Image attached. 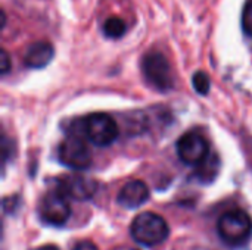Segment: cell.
I'll list each match as a JSON object with an SVG mask.
<instances>
[{
  "mask_svg": "<svg viewBox=\"0 0 252 250\" xmlns=\"http://www.w3.org/2000/svg\"><path fill=\"white\" fill-rule=\"evenodd\" d=\"M38 214L46 224L55 227L63 225L71 215V206L68 203V197L59 190L49 192L40 200Z\"/></svg>",
  "mask_w": 252,
  "mask_h": 250,
  "instance_id": "cell-6",
  "label": "cell"
},
{
  "mask_svg": "<svg viewBox=\"0 0 252 250\" xmlns=\"http://www.w3.org/2000/svg\"><path fill=\"white\" fill-rule=\"evenodd\" d=\"M84 133L87 139L99 147L112 144L120 134L115 119L103 112L92 113L84 119Z\"/></svg>",
  "mask_w": 252,
  "mask_h": 250,
  "instance_id": "cell-4",
  "label": "cell"
},
{
  "mask_svg": "<svg viewBox=\"0 0 252 250\" xmlns=\"http://www.w3.org/2000/svg\"><path fill=\"white\" fill-rule=\"evenodd\" d=\"M149 199V189L140 180H131L118 193V203L127 209H136Z\"/></svg>",
  "mask_w": 252,
  "mask_h": 250,
  "instance_id": "cell-9",
  "label": "cell"
},
{
  "mask_svg": "<svg viewBox=\"0 0 252 250\" xmlns=\"http://www.w3.org/2000/svg\"><path fill=\"white\" fill-rule=\"evenodd\" d=\"M219 159L216 158V156H210L208 155V158L202 162V164H199L198 167H199V177L202 178V180H208V181H211V180H214V177H216V174H217V171H219Z\"/></svg>",
  "mask_w": 252,
  "mask_h": 250,
  "instance_id": "cell-12",
  "label": "cell"
},
{
  "mask_svg": "<svg viewBox=\"0 0 252 250\" xmlns=\"http://www.w3.org/2000/svg\"><path fill=\"white\" fill-rule=\"evenodd\" d=\"M94 180L84 175H63L58 180V190L74 200H87L96 193Z\"/></svg>",
  "mask_w": 252,
  "mask_h": 250,
  "instance_id": "cell-8",
  "label": "cell"
},
{
  "mask_svg": "<svg viewBox=\"0 0 252 250\" xmlns=\"http://www.w3.org/2000/svg\"><path fill=\"white\" fill-rule=\"evenodd\" d=\"M9 69H10V59H9L7 52L3 49L1 50V66H0V71H1L3 75H6L9 72Z\"/></svg>",
  "mask_w": 252,
  "mask_h": 250,
  "instance_id": "cell-15",
  "label": "cell"
},
{
  "mask_svg": "<svg viewBox=\"0 0 252 250\" xmlns=\"http://www.w3.org/2000/svg\"><path fill=\"white\" fill-rule=\"evenodd\" d=\"M55 56V49L47 41H35L30 44L24 55V63L28 68L40 69L50 63Z\"/></svg>",
  "mask_w": 252,
  "mask_h": 250,
  "instance_id": "cell-10",
  "label": "cell"
},
{
  "mask_svg": "<svg viewBox=\"0 0 252 250\" xmlns=\"http://www.w3.org/2000/svg\"><path fill=\"white\" fill-rule=\"evenodd\" d=\"M59 161L68 168L81 171L87 169L92 165L93 158L90 147L83 139L77 136H69L59 146Z\"/></svg>",
  "mask_w": 252,
  "mask_h": 250,
  "instance_id": "cell-5",
  "label": "cell"
},
{
  "mask_svg": "<svg viewBox=\"0 0 252 250\" xmlns=\"http://www.w3.org/2000/svg\"><path fill=\"white\" fill-rule=\"evenodd\" d=\"M35 250H59L56 246L53 245H46V246H41V248H37Z\"/></svg>",
  "mask_w": 252,
  "mask_h": 250,
  "instance_id": "cell-17",
  "label": "cell"
},
{
  "mask_svg": "<svg viewBox=\"0 0 252 250\" xmlns=\"http://www.w3.org/2000/svg\"><path fill=\"white\" fill-rule=\"evenodd\" d=\"M177 155L186 165L198 167L210 155V144L199 133H186L177 141Z\"/></svg>",
  "mask_w": 252,
  "mask_h": 250,
  "instance_id": "cell-7",
  "label": "cell"
},
{
  "mask_svg": "<svg viewBox=\"0 0 252 250\" xmlns=\"http://www.w3.org/2000/svg\"><path fill=\"white\" fill-rule=\"evenodd\" d=\"M112 250H136V249L128 248V246H120V248H115V249H112Z\"/></svg>",
  "mask_w": 252,
  "mask_h": 250,
  "instance_id": "cell-18",
  "label": "cell"
},
{
  "mask_svg": "<svg viewBox=\"0 0 252 250\" xmlns=\"http://www.w3.org/2000/svg\"><path fill=\"white\" fill-rule=\"evenodd\" d=\"M145 80L158 91H168L174 85V77L170 62L161 52H149L142 59Z\"/></svg>",
  "mask_w": 252,
  "mask_h": 250,
  "instance_id": "cell-3",
  "label": "cell"
},
{
  "mask_svg": "<svg viewBox=\"0 0 252 250\" xmlns=\"http://www.w3.org/2000/svg\"><path fill=\"white\" fill-rule=\"evenodd\" d=\"M127 25L121 18L112 16L103 24V34L109 38H120L126 34Z\"/></svg>",
  "mask_w": 252,
  "mask_h": 250,
  "instance_id": "cell-11",
  "label": "cell"
},
{
  "mask_svg": "<svg viewBox=\"0 0 252 250\" xmlns=\"http://www.w3.org/2000/svg\"><path fill=\"white\" fill-rule=\"evenodd\" d=\"M72 250H97V248L90 242H83V243H78Z\"/></svg>",
  "mask_w": 252,
  "mask_h": 250,
  "instance_id": "cell-16",
  "label": "cell"
},
{
  "mask_svg": "<svg viewBox=\"0 0 252 250\" xmlns=\"http://www.w3.org/2000/svg\"><path fill=\"white\" fill-rule=\"evenodd\" d=\"M131 236L133 239L145 246H158L161 245L170 233L167 221L154 212H142L131 222Z\"/></svg>",
  "mask_w": 252,
  "mask_h": 250,
  "instance_id": "cell-1",
  "label": "cell"
},
{
  "mask_svg": "<svg viewBox=\"0 0 252 250\" xmlns=\"http://www.w3.org/2000/svg\"><path fill=\"white\" fill-rule=\"evenodd\" d=\"M192 84H193L195 91H196V93H199V94H202V96L208 94V91H210V88H211L210 77H208L205 72H202V71H198V72L193 75V78H192Z\"/></svg>",
  "mask_w": 252,
  "mask_h": 250,
  "instance_id": "cell-13",
  "label": "cell"
},
{
  "mask_svg": "<svg viewBox=\"0 0 252 250\" xmlns=\"http://www.w3.org/2000/svg\"><path fill=\"white\" fill-rule=\"evenodd\" d=\"M220 237L232 245L238 246L245 243L252 234L251 217L242 209H232L223 214L217 222Z\"/></svg>",
  "mask_w": 252,
  "mask_h": 250,
  "instance_id": "cell-2",
  "label": "cell"
},
{
  "mask_svg": "<svg viewBox=\"0 0 252 250\" xmlns=\"http://www.w3.org/2000/svg\"><path fill=\"white\" fill-rule=\"evenodd\" d=\"M242 28L245 34L252 37V0H247L242 10Z\"/></svg>",
  "mask_w": 252,
  "mask_h": 250,
  "instance_id": "cell-14",
  "label": "cell"
}]
</instances>
